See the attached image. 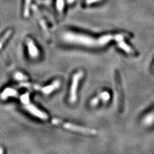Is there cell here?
Wrapping results in <instances>:
<instances>
[{
  "label": "cell",
  "instance_id": "15",
  "mask_svg": "<svg viewBox=\"0 0 154 154\" xmlns=\"http://www.w3.org/2000/svg\"><path fill=\"white\" fill-rule=\"evenodd\" d=\"M98 1H99V0H87L86 3H87V4H91V3H93L97 2Z\"/></svg>",
  "mask_w": 154,
  "mask_h": 154
},
{
  "label": "cell",
  "instance_id": "1",
  "mask_svg": "<svg viewBox=\"0 0 154 154\" xmlns=\"http://www.w3.org/2000/svg\"><path fill=\"white\" fill-rule=\"evenodd\" d=\"M125 35L123 34L107 35L95 38L79 33H66L64 35V39L69 43L78 44L89 47H100L107 45L110 41L116 40L118 42L123 41Z\"/></svg>",
  "mask_w": 154,
  "mask_h": 154
},
{
  "label": "cell",
  "instance_id": "5",
  "mask_svg": "<svg viewBox=\"0 0 154 154\" xmlns=\"http://www.w3.org/2000/svg\"><path fill=\"white\" fill-rule=\"evenodd\" d=\"M17 96L18 93L15 89L11 88H7L2 91V93L0 94V98L3 100H5L9 97L16 98Z\"/></svg>",
  "mask_w": 154,
  "mask_h": 154
},
{
  "label": "cell",
  "instance_id": "3",
  "mask_svg": "<svg viewBox=\"0 0 154 154\" xmlns=\"http://www.w3.org/2000/svg\"><path fill=\"white\" fill-rule=\"evenodd\" d=\"M84 73L83 71H80L75 73L72 79V83L70 88V94H69V101L72 103H74L77 100V89H78V85L79 84V81L82 77L83 76Z\"/></svg>",
  "mask_w": 154,
  "mask_h": 154
},
{
  "label": "cell",
  "instance_id": "13",
  "mask_svg": "<svg viewBox=\"0 0 154 154\" xmlns=\"http://www.w3.org/2000/svg\"><path fill=\"white\" fill-rule=\"evenodd\" d=\"M100 99V96H98V97H95L94 98H93L91 102V105L93 106V107H94V106H96V105H97L99 102Z\"/></svg>",
  "mask_w": 154,
  "mask_h": 154
},
{
  "label": "cell",
  "instance_id": "8",
  "mask_svg": "<svg viewBox=\"0 0 154 154\" xmlns=\"http://www.w3.org/2000/svg\"><path fill=\"white\" fill-rule=\"evenodd\" d=\"M12 33V30H8L5 34V35L0 39V49L2 48L3 45H4V43L6 42V41L8 39V38L11 36Z\"/></svg>",
  "mask_w": 154,
  "mask_h": 154
},
{
  "label": "cell",
  "instance_id": "16",
  "mask_svg": "<svg viewBox=\"0 0 154 154\" xmlns=\"http://www.w3.org/2000/svg\"><path fill=\"white\" fill-rule=\"evenodd\" d=\"M0 154H3V149L0 147Z\"/></svg>",
  "mask_w": 154,
  "mask_h": 154
},
{
  "label": "cell",
  "instance_id": "10",
  "mask_svg": "<svg viewBox=\"0 0 154 154\" xmlns=\"http://www.w3.org/2000/svg\"><path fill=\"white\" fill-rule=\"evenodd\" d=\"M14 79L19 81H23V80H26L28 79V77L25 75H24L23 73H20V72H17L14 75Z\"/></svg>",
  "mask_w": 154,
  "mask_h": 154
},
{
  "label": "cell",
  "instance_id": "12",
  "mask_svg": "<svg viewBox=\"0 0 154 154\" xmlns=\"http://www.w3.org/2000/svg\"><path fill=\"white\" fill-rule=\"evenodd\" d=\"M30 3V0H26L25 4V16H28L29 14V5Z\"/></svg>",
  "mask_w": 154,
  "mask_h": 154
},
{
  "label": "cell",
  "instance_id": "11",
  "mask_svg": "<svg viewBox=\"0 0 154 154\" xmlns=\"http://www.w3.org/2000/svg\"><path fill=\"white\" fill-rule=\"evenodd\" d=\"M100 97L101 99H102L103 101H105V102H107L110 99V94L107 92H103L100 95Z\"/></svg>",
  "mask_w": 154,
  "mask_h": 154
},
{
  "label": "cell",
  "instance_id": "14",
  "mask_svg": "<svg viewBox=\"0 0 154 154\" xmlns=\"http://www.w3.org/2000/svg\"><path fill=\"white\" fill-rule=\"evenodd\" d=\"M153 118H154V114H150V116H148L146 117V120L145 122L147 124H149V123H152L153 122Z\"/></svg>",
  "mask_w": 154,
  "mask_h": 154
},
{
  "label": "cell",
  "instance_id": "2",
  "mask_svg": "<svg viewBox=\"0 0 154 154\" xmlns=\"http://www.w3.org/2000/svg\"><path fill=\"white\" fill-rule=\"evenodd\" d=\"M52 123L57 125H62L65 129L69 130V131L79 132L81 133H84L85 134H91L94 135L96 134V131L94 129H91L89 128H85L84 127H80L79 125H75L74 124H71L69 123H64L62 121L58 119H53L51 120Z\"/></svg>",
  "mask_w": 154,
  "mask_h": 154
},
{
  "label": "cell",
  "instance_id": "9",
  "mask_svg": "<svg viewBox=\"0 0 154 154\" xmlns=\"http://www.w3.org/2000/svg\"><path fill=\"white\" fill-rule=\"evenodd\" d=\"M20 100L21 101V102L24 104V105H26L30 103V94L28 93H26L25 94H23Z\"/></svg>",
  "mask_w": 154,
  "mask_h": 154
},
{
  "label": "cell",
  "instance_id": "4",
  "mask_svg": "<svg viewBox=\"0 0 154 154\" xmlns=\"http://www.w3.org/2000/svg\"><path fill=\"white\" fill-rule=\"evenodd\" d=\"M25 108L30 112L31 114L33 115L34 116L39 118L42 120H47L48 119V115L44 112L41 111V110L37 108L35 105H33L32 103H28L25 105Z\"/></svg>",
  "mask_w": 154,
  "mask_h": 154
},
{
  "label": "cell",
  "instance_id": "7",
  "mask_svg": "<svg viewBox=\"0 0 154 154\" xmlns=\"http://www.w3.org/2000/svg\"><path fill=\"white\" fill-rule=\"evenodd\" d=\"M28 45V52H29V55H30L32 58H36L38 56V51L37 50V47L35 46L34 43L32 41L29 40L27 42Z\"/></svg>",
  "mask_w": 154,
  "mask_h": 154
},
{
  "label": "cell",
  "instance_id": "6",
  "mask_svg": "<svg viewBox=\"0 0 154 154\" xmlns=\"http://www.w3.org/2000/svg\"><path fill=\"white\" fill-rule=\"evenodd\" d=\"M60 81L55 80V82H53V84H51L49 85L46 86V87H42V88L41 87L40 90L42 91V92L44 94H49L51 93H52L53 91H54L55 90L59 88L60 87Z\"/></svg>",
  "mask_w": 154,
  "mask_h": 154
}]
</instances>
